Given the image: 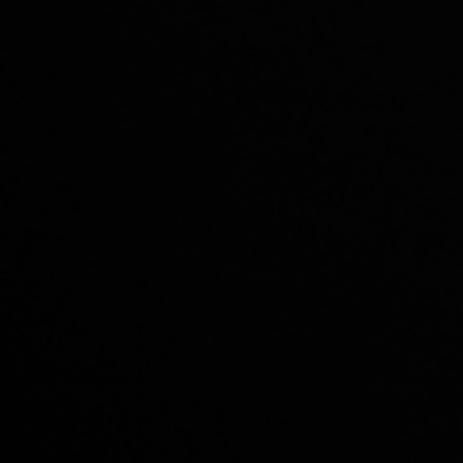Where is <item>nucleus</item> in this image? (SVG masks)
<instances>
[]
</instances>
